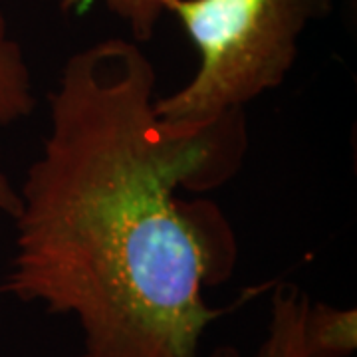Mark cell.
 Listing matches in <instances>:
<instances>
[{
  "label": "cell",
  "instance_id": "cell-5",
  "mask_svg": "<svg viewBox=\"0 0 357 357\" xmlns=\"http://www.w3.org/2000/svg\"><path fill=\"white\" fill-rule=\"evenodd\" d=\"M306 357H351L357 349V310L326 302L307 304L302 324Z\"/></svg>",
  "mask_w": 357,
  "mask_h": 357
},
{
  "label": "cell",
  "instance_id": "cell-6",
  "mask_svg": "<svg viewBox=\"0 0 357 357\" xmlns=\"http://www.w3.org/2000/svg\"><path fill=\"white\" fill-rule=\"evenodd\" d=\"M88 0H58L60 8L68 13L76 6H82ZM103 6L115 14L131 32V40L137 44L153 38L159 20L165 16V4L169 0H102Z\"/></svg>",
  "mask_w": 357,
  "mask_h": 357
},
{
  "label": "cell",
  "instance_id": "cell-4",
  "mask_svg": "<svg viewBox=\"0 0 357 357\" xmlns=\"http://www.w3.org/2000/svg\"><path fill=\"white\" fill-rule=\"evenodd\" d=\"M307 296L298 284L278 282L270 294L266 332L252 356H244L234 345H217L206 357H306L302 347V324Z\"/></svg>",
  "mask_w": 357,
  "mask_h": 357
},
{
  "label": "cell",
  "instance_id": "cell-7",
  "mask_svg": "<svg viewBox=\"0 0 357 357\" xmlns=\"http://www.w3.org/2000/svg\"><path fill=\"white\" fill-rule=\"evenodd\" d=\"M0 298H2V288H0Z\"/></svg>",
  "mask_w": 357,
  "mask_h": 357
},
{
  "label": "cell",
  "instance_id": "cell-1",
  "mask_svg": "<svg viewBox=\"0 0 357 357\" xmlns=\"http://www.w3.org/2000/svg\"><path fill=\"white\" fill-rule=\"evenodd\" d=\"M155 86L135 40L72 54L18 187L2 294L76 319L84 357H203L204 332L222 316L204 290L236 264L217 204L178 191L217 189L241 169L244 114L171 131L155 114Z\"/></svg>",
  "mask_w": 357,
  "mask_h": 357
},
{
  "label": "cell",
  "instance_id": "cell-2",
  "mask_svg": "<svg viewBox=\"0 0 357 357\" xmlns=\"http://www.w3.org/2000/svg\"><path fill=\"white\" fill-rule=\"evenodd\" d=\"M330 0H169L199 52L192 77L155 100V114L171 131H192L280 88L298 60L300 40Z\"/></svg>",
  "mask_w": 357,
  "mask_h": 357
},
{
  "label": "cell",
  "instance_id": "cell-3",
  "mask_svg": "<svg viewBox=\"0 0 357 357\" xmlns=\"http://www.w3.org/2000/svg\"><path fill=\"white\" fill-rule=\"evenodd\" d=\"M36 107L34 77L20 42L10 34L0 8V128L24 119ZM18 211V187L0 163V213L13 218Z\"/></svg>",
  "mask_w": 357,
  "mask_h": 357
},
{
  "label": "cell",
  "instance_id": "cell-8",
  "mask_svg": "<svg viewBox=\"0 0 357 357\" xmlns=\"http://www.w3.org/2000/svg\"><path fill=\"white\" fill-rule=\"evenodd\" d=\"M77 357H84V356H82V354H79V356H77Z\"/></svg>",
  "mask_w": 357,
  "mask_h": 357
}]
</instances>
